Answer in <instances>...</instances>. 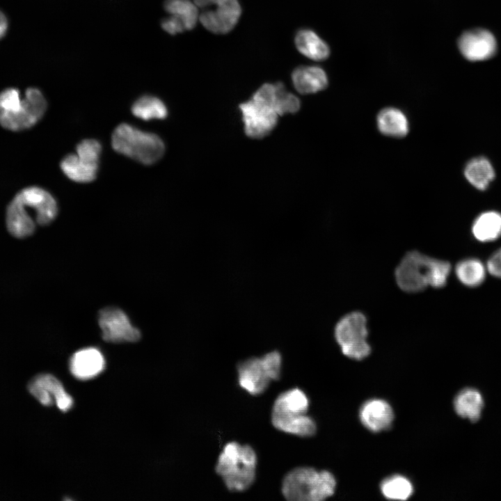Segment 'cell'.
Returning <instances> with one entry per match:
<instances>
[{
    "label": "cell",
    "mask_w": 501,
    "mask_h": 501,
    "mask_svg": "<svg viewBox=\"0 0 501 501\" xmlns=\"http://www.w3.org/2000/svg\"><path fill=\"white\" fill-rule=\"evenodd\" d=\"M58 212L54 198L45 189L32 186L19 191L6 209L7 229L13 236L24 238L31 235L36 224L52 222Z\"/></svg>",
    "instance_id": "6da1fadb"
},
{
    "label": "cell",
    "mask_w": 501,
    "mask_h": 501,
    "mask_svg": "<svg viewBox=\"0 0 501 501\" xmlns=\"http://www.w3.org/2000/svg\"><path fill=\"white\" fill-rule=\"evenodd\" d=\"M285 88L281 82L264 84L248 101L239 105L248 136L262 138L275 128L280 116V98Z\"/></svg>",
    "instance_id": "7a4b0ae2"
},
{
    "label": "cell",
    "mask_w": 501,
    "mask_h": 501,
    "mask_svg": "<svg viewBox=\"0 0 501 501\" xmlns=\"http://www.w3.org/2000/svg\"><path fill=\"white\" fill-rule=\"evenodd\" d=\"M47 107L38 88H29L22 95L17 88H6L0 92V125L13 132L29 129L42 118Z\"/></svg>",
    "instance_id": "3957f363"
},
{
    "label": "cell",
    "mask_w": 501,
    "mask_h": 501,
    "mask_svg": "<svg viewBox=\"0 0 501 501\" xmlns=\"http://www.w3.org/2000/svg\"><path fill=\"white\" fill-rule=\"evenodd\" d=\"M256 466L257 456L250 445L230 442L219 454L215 470L229 491L241 492L253 484Z\"/></svg>",
    "instance_id": "277c9868"
},
{
    "label": "cell",
    "mask_w": 501,
    "mask_h": 501,
    "mask_svg": "<svg viewBox=\"0 0 501 501\" xmlns=\"http://www.w3.org/2000/svg\"><path fill=\"white\" fill-rule=\"evenodd\" d=\"M309 400L299 388L280 394L272 408L271 422L279 431L301 437L313 436L316 432L314 420L306 415Z\"/></svg>",
    "instance_id": "5b68a950"
},
{
    "label": "cell",
    "mask_w": 501,
    "mask_h": 501,
    "mask_svg": "<svg viewBox=\"0 0 501 501\" xmlns=\"http://www.w3.org/2000/svg\"><path fill=\"white\" fill-rule=\"evenodd\" d=\"M335 486V479L330 472L298 467L285 475L281 491L289 501H321L334 493Z\"/></svg>",
    "instance_id": "8992f818"
},
{
    "label": "cell",
    "mask_w": 501,
    "mask_h": 501,
    "mask_svg": "<svg viewBox=\"0 0 501 501\" xmlns=\"http://www.w3.org/2000/svg\"><path fill=\"white\" fill-rule=\"evenodd\" d=\"M111 144L117 152L145 165L158 161L165 152L164 143L157 135L126 123L114 129Z\"/></svg>",
    "instance_id": "52a82bcc"
},
{
    "label": "cell",
    "mask_w": 501,
    "mask_h": 501,
    "mask_svg": "<svg viewBox=\"0 0 501 501\" xmlns=\"http://www.w3.org/2000/svg\"><path fill=\"white\" fill-rule=\"evenodd\" d=\"M282 356L278 351L249 358L237 365L239 385L253 395L264 392L271 381L280 378Z\"/></svg>",
    "instance_id": "ba28073f"
},
{
    "label": "cell",
    "mask_w": 501,
    "mask_h": 501,
    "mask_svg": "<svg viewBox=\"0 0 501 501\" xmlns=\"http://www.w3.org/2000/svg\"><path fill=\"white\" fill-rule=\"evenodd\" d=\"M367 319L359 311L345 315L334 328V337L342 353L351 359L360 360L369 355L371 347L367 342Z\"/></svg>",
    "instance_id": "9c48e42d"
},
{
    "label": "cell",
    "mask_w": 501,
    "mask_h": 501,
    "mask_svg": "<svg viewBox=\"0 0 501 501\" xmlns=\"http://www.w3.org/2000/svg\"><path fill=\"white\" fill-rule=\"evenodd\" d=\"M431 257L411 250L402 257L395 271L398 287L408 293L422 292L428 286Z\"/></svg>",
    "instance_id": "30bf717a"
},
{
    "label": "cell",
    "mask_w": 501,
    "mask_h": 501,
    "mask_svg": "<svg viewBox=\"0 0 501 501\" xmlns=\"http://www.w3.org/2000/svg\"><path fill=\"white\" fill-rule=\"evenodd\" d=\"M103 339L109 342H134L141 337L140 331L130 322L121 310L108 307L102 309L98 317Z\"/></svg>",
    "instance_id": "8fae6325"
},
{
    "label": "cell",
    "mask_w": 501,
    "mask_h": 501,
    "mask_svg": "<svg viewBox=\"0 0 501 501\" xmlns=\"http://www.w3.org/2000/svg\"><path fill=\"white\" fill-rule=\"evenodd\" d=\"M457 46L462 56L470 61L491 58L497 51V41L487 29L475 28L464 31L458 38Z\"/></svg>",
    "instance_id": "7c38bea8"
},
{
    "label": "cell",
    "mask_w": 501,
    "mask_h": 501,
    "mask_svg": "<svg viewBox=\"0 0 501 501\" xmlns=\"http://www.w3.org/2000/svg\"><path fill=\"white\" fill-rule=\"evenodd\" d=\"M241 13L239 1L203 10L199 20L208 31L216 34L230 32L237 24Z\"/></svg>",
    "instance_id": "4fadbf2b"
},
{
    "label": "cell",
    "mask_w": 501,
    "mask_h": 501,
    "mask_svg": "<svg viewBox=\"0 0 501 501\" xmlns=\"http://www.w3.org/2000/svg\"><path fill=\"white\" fill-rule=\"evenodd\" d=\"M105 368L104 356L96 348L88 347L74 353L70 360V369L77 379L87 380L99 375Z\"/></svg>",
    "instance_id": "5bb4252c"
},
{
    "label": "cell",
    "mask_w": 501,
    "mask_h": 501,
    "mask_svg": "<svg viewBox=\"0 0 501 501\" xmlns=\"http://www.w3.org/2000/svg\"><path fill=\"white\" fill-rule=\"evenodd\" d=\"M362 424L373 432H379L390 427L393 419V411L385 401L373 399L367 401L360 411Z\"/></svg>",
    "instance_id": "9a60e30c"
},
{
    "label": "cell",
    "mask_w": 501,
    "mask_h": 501,
    "mask_svg": "<svg viewBox=\"0 0 501 501\" xmlns=\"http://www.w3.org/2000/svg\"><path fill=\"white\" fill-rule=\"evenodd\" d=\"M292 80L295 89L305 95L321 91L328 84L325 71L318 66L297 67L292 72Z\"/></svg>",
    "instance_id": "2e32d148"
},
{
    "label": "cell",
    "mask_w": 501,
    "mask_h": 501,
    "mask_svg": "<svg viewBox=\"0 0 501 501\" xmlns=\"http://www.w3.org/2000/svg\"><path fill=\"white\" fill-rule=\"evenodd\" d=\"M379 131L383 135L401 138L407 135L409 124L406 115L395 107H386L379 111L376 117Z\"/></svg>",
    "instance_id": "e0dca14e"
},
{
    "label": "cell",
    "mask_w": 501,
    "mask_h": 501,
    "mask_svg": "<svg viewBox=\"0 0 501 501\" xmlns=\"http://www.w3.org/2000/svg\"><path fill=\"white\" fill-rule=\"evenodd\" d=\"M294 41L298 51L312 60L320 61L329 56L330 49L328 45L310 29L298 31Z\"/></svg>",
    "instance_id": "ac0fdd59"
},
{
    "label": "cell",
    "mask_w": 501,
    "mask_h": 501,
    "mask_svg": "<svg viewBox=\"0 0 501 501\" xmlns=\"http://www.w3.org/2000/svg\"><path fill=\"white\" fill-rule=\"evenodd\" d=\"M61 168L71 180L87 183L95 179L98 164L90 162L77 154H70L62 159Z\"/></svg>",
    "instance_id": "d6986e66"
},
{
    "label": "cell",
    "mask_w": 501,
    "mask_h": 501,
    "mask_svg": "<svg viewBox=\"0 0 501 501\" xmlns=\"http://www.w3.org/2000/svg\"><path fill=\"white\" fill-rule=\"evenodd\" d=\"M454 407L460 417L475 422L481 417L484 407L483 397L477 390L467 388L456 395L454 400Z\"/></svg>",
    "instance_id": "ffe728a7"
},
{
    "label": "cell",
    "mask_w": 501,
    "mask_h": 501,
    "mask_svg": "<svg viewBox=\"0 0 501 501\" xmlns=\"http://www.w3.org/2000/svg\"><path fill=\"white\" fill-rule=\"evenodd\" d=\"M464 175L475 188L484 191L495 178V170L488 159L479 157L467 163L464 168Z\"/></svg>",
    "instance_id": "44dd1931"
},
{
    "label": "cell",
    "mask_w": 501,
    "mask_h": 501,
    "mask_svg": "<svg viewBox=\"0 0 501 501\" xmlns=\"http://www.w3.org/2000/svg\"><path fill=\"white\" fill-rule=\"evenodd\" d=\"M472 232L482 242L491 241L501 236V214L488 211L481 214L475 220Z\"/></svg>",
    "instance_id": "7402d4cb"
},
{
    "label": "cell",
    "mask_w": 501,
    "mask_h": 501,
    "mask_svg": "<svg viewBox=\"0 0 501 501\" xmlns=\"http://www.w3.org/2000/svg\"><path fill=\"white\" fill-rule=\"evenodd\" d=\"M45 388L53 397L57 407L63 412L68 411L73 406L72 397L65 390L62 383L53 375L41 374L31 379Z\"/></svg>",
    "instance_id": "603a6c76"
},
{
    "label": "cell",
    "mask_w": 501,
    "mask_h": 501,
    "mask_svg": "<svg viewBox=\"0 0 501 501\" xmlns=\"http://www.w3.org/2000/svg\"><path fill=\"white\" fill-rule=\"evenodd\" d=\"M164 8L183 23L186 31L193 29L199 19L198 7L191 0H166Z\"/></svg>",
    "instance_id": "cb8c5ba5"
},
{
    "label": "cell",
    "mask_w": 501,
    "mask_h": 501,
    "mask_svg": "<svg viewBox=\"0 0 501 501\" xmlns=\"http://www.w3.org/2000/svg\"><path fill=\"white\" fill-rule=\"evenodd\" d=\"M132 112L134 116L144 120L164 119L168 115L164 103L160 99L151 95H143L138 98L133 104Z\"/></svg>",
    "instance_id": "d4e9b609"
},
{
    "label": "cell",
    "mask_w": 501,
    "mask_h": 501,
    "mask_svg": "<svg viewBox=\"0 0 501 501\" xmlns=\"http://www.w3.org/2000/svg\"><path fill=\"white\" fill-rule=\"evenodd\" d=\"M455 273L462 284L476 287L483 283L486 269L479 260L471 258L459 262L455 267Z\"/></svg>",
    "instance_id": "484cf974"
},
{
    "label": "cell",
    "mask_w": 501,
    "mask_h": 501,
    "mask_svg": "<svg viewBox=\"0 0 501 501\" xmlns=\"http://www.w3.org/2000/svg\"><path fill=\"white\" fill-rule=\"evenodd\" d=\"M381 491L390 500H406L413 491L411 482L401 475H393L384 479L381 484Z\"/></svg>",
    "instance_id": "4316f807"
},
{
    "label": "cell",
    "mask_w": 501,
    "mask_h": 501,
    "mask_svg": "<svg viewBox=\"0 0 501 501\" xmlns=\"http://www.w3.org/2000/svg\"><path fill=\"white\" fill-rule=\"evenodd\" d=\"M451 270L450 264L444 260L431 257L429 269L428 285L441 288L447 283Z\"/></svg>",
    "instance_id": "83f0119b"
},
{
    "label": "cell",
    "mask_w": 501,
    "mask_h": 501,
    "mask_svg": "<svg viewBox=\"0 0 501 501\" xmlns=\"http://www.w3.org/2000/svg\"><path fill=\"white\" fill-rule=\"evenodd\" d=\"M102 146L95 139H84L76 148V154L95 164H99Z\"/></svg>",
    "instance_id": "f1b7e54d"
},
{
    "label": "cell",
    "mask_w": 501,
    "mask_h": 501,
    "mask_svg": "<svg viewBox=\"0 0 501 501\" xmlns=\"http://www.w3.org/2000/svg\"><path fill=\"white\" fill-rule=\"evenodd\" d=\"M161 26L166 33L170 35H175L186 31L183 23L178 18L170 15L162 19Z\"/></svg>",
    "instance_id": "f546056e"
},
{
    "label": "cell",
    "mask_w": 501,
    "mask_h": 501,
    "mask_svg": "<svg viewBox=\"0 0 501 501\" xmlns=\"http://www.w3.org/2000/svg\"><path fill=\"white\" fill-rule=\"evenodd\" d=\"M486 269L491 275L501 278V248L495 251L489 258Z\"/></svg>",
    "instance_id": "4dcf8cb0"
},
{
    "label": "cell",
    "mask_w": 501,
    "mask_h": 501,
    "mask_svg": "<svg viewBox=\"0 0 501 501\" xmlns=\"http://www.w3.org/2000/svg\"><path fill=\"white\" fill-rule=\"evenodd\" d=\"M237 0H193L198 8L203 10L223 6Z\"/></svg>",
    "instance_id": "1f68e13d"
},
{
    "label": "cell",
    "mask_w": 501,
    "mask_h": 501,
    "mask_svg": "<svg viewBox=\"0 0 501 501\" xmlns=\"http://www.w3.org/2000/svg\"><path fill=\"white\" fill-rule=\"evenodd\" d=\"M8 22L6 15L0 11V39L6 33Z\"/></svg>",
    "instance_id": "d6a6232c"
}]
</instances>
